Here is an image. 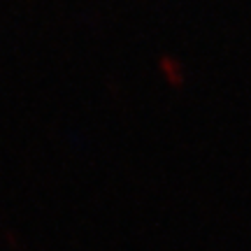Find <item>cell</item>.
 Segmentation results:
<instances>
[{"label": "cell", "mask_w": 251, "mask_h": 251, "mask_svg": "<svg viewBox=\"0 0 251 251\" xmlns=\"http://www.w3.org/2000/svg\"><path fill=\"white\" fill-rule=\"evenodd\" d=\"M158 72H161V79L175 91L184 89L188 84V75H186V70H184V65L168 54L158 58Z\"/></svg>", "instance_id": "obj_1"}]
</instances>
